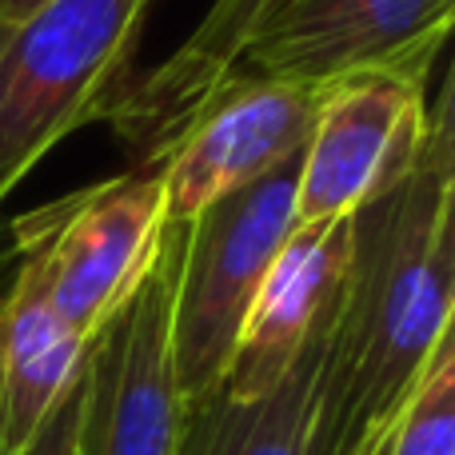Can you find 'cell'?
Instances as JSON below:
<instances>
[{
	"label": "cell",
	"mask_w": 455,
	"mask_h": 455,
	"mask_svg": "<svg viewBox=\"0 0 455 455\" xmlns=\"http://www.w3.org/2000/svg\"><path fill=\"white\" fill-rule=\"evenodd\" d=\"M451 84L400 188L355 212L352 264L336 299L323 400L307 455H379L432 355L451 339L455 291Z\"/></svg>",
	"instance_id": "obj_1"
},
{
	"label": "cell",
	"mask_w": 455,
	"mask_h": 455,
	"mask_svg": "<svg viewBox=\"0 0 455 455\" xmlns=\"http://www.w3.org/2000/svg\"><path fill=\"white\" fill-rule=\"evenodd\" d=\"M152 0H48L0 32V204L132 76Z\"/></svg>",
	"instance_id": "obj_2"
},
{
	"label": "cell",
	"mask_w": 455,
	"mask_h": 455,
	"mask_svg": "<svg viewBox=\"0 0 455 455\" xmlns=\"http://www.w3.org/2000/svg\"><path fill=\"white\" fill-rule=\"evenodd\" d=\"M296 180L299 156L184 224L172 304V376L180 403L224 384L251 299L296 232Z\"/></svg>",
	"instance_id": "obj_3"
},
{
	"label": "cell",
	"mask_w": 455,
	"mask_h": 455,
	"mask_svg": "<svg viewBox=\"0 0 455 455\" xmlns=\"http://www.w3.org/2000/svg\"><path fill=\"white\" fill-rule=\"evenodd\" d=\"M164 232V172L152 164L36 208L12 228V240L56 315L96 339L152 272Z\"/></svg>",
	"instance_id": "obj_4"
},
{
	"label": "cell",
	"mask_w": 455,
	"mask_h": 455,
	"mask_svg": "<svg viewBox=\"0 0 455 455\" xmlns=\"http://www.w3.org/2000/svg\"><path fill=\"white\" fill-rule=\"evenodd\" d=\"M184 224H168L136 296L96 331L84 355L80 455H172L180 392L172 376V304Z\"/></svg>",
	"instance_id": "obj_5"
},
{
	"label": "cell",
	"mask_w": 455,
	"mask_h": 455,
	"mask_svg": "<svg viewBox=\"0 0 455 455\" xmlns=\"http://www.w3.org/2000/svg\"><path fill=\"white\" fill-rule=\"evenodd\" d=\"M455 0H283L248 40L232 76L328 88L363 72L427 84Z\"/></svg>",
	"instance_id": "obj_6"
},
{
	"label": "cell",
	"mask_w": 455,
	"mask_h": 455,
	"mask_svg": "<svg viewBox=\"0 0 455 455\" xmlns=\"http://www.w3.org/2000/svg\"><path fill=\"white\" fill-rule=\"evenodd\" d=\"M432 136L424 84L363 72L328 84L299 152L296 224H336L408 180Z\"/></svg>",
	"instance_id": "obj_7"
},
{
	"label": "cell",
	"mask_w": 455,
	"mask_h": 455,
	"mask_svg": "<svg viewBox=\"0 0 455 455\" xmlns=\"http://www.w3.org/2000/svg\"><path fill=\"white\" fill-rule=\"evenodd\" d=\"M328 88L232 76L160 160L168 224H192L228 192L304 152Z\"/></svg>",
	"instance_id": "obj_8"
},
{
	"label": "cell",
	"mask_w": 455,
	"mask_h": 455,
	"mask_svg": "<svg viewBox=\"0 0 455 455\" xmlns=\"http://www.w3.org/2000/svg\"><path fill=\"white\" fill-rule=\"evenodd\" d=\"M352 235L355 216L336 224H296V232L267 267L240 328V344L220 384L232 400H251L275 387L307 347V339L320 331L344 288Z\"/></svg>",
	"instance_id": "obj_9"
},
{
	"label": "cell",
	"mask_w": 455,
	"mask_h": 455,
	"mask_svg": "<svg viewBox=\"0 0 455 455\" xmlns=\"http://www.w3.org/2000/svg\"><path fill=\"white\" fill-rule=\"evenodd\" d=\"M92 339L56 315L36 267L16 264L0 299V451L20 455L84 371Z\"/></svg>",
	"instance_id": "obj_10"
},
{
	"label": "cell",
	"mask_w": 455,
	"mask_h": 455,
	"mask_svg": "<svg viewBox=\"0 0 455 455\" xmlns=\"http://www.w3.org/2000/svg\"><path fill=\"white\" fill-rule=\"evenodd\" d=\"M339 299V296H336ZM331 320L320 323L283 379L251 400H232L212 387L200 400L180 403V432L172 455H307L323 400V371L331 352Z\"/></svg>",
	"instance_id": "obj_11"
},
{
	"label": "cell",
	"mask_w": 455,
	"mask_h": 455,
	"mask_svg": "<svg viewBox=\"0 0 455 455\" xmlns=\"http://www.w3.org/2000/svg\"><path fill=\"white\" fill-rule=\"evenodd\" d=\"M379 455H455V339L432 355Z\"/></svg>",
	"instance_id": "obj_12"
},
{
	"label": "cell",
	"mask_w": 455,
	"mask_h": 455,
	"mask_svg": "<svg viewBox=\"0 0 455 455\" xmlns=\"http://www.w3.org/2000/svg\"><path fill=\"white\" fill-rule=\"evenodd\" d=\"M80 416H84V371L20 455H80Z\"/></svg>",
	"instance_id": "obj_13"
},
{
	"label": "cell",
	"mask_w": 455,
	"mask_h": 455,
	"mask_svg": "<svg viewBox=\"0 0 455 455\" xmlns=\"http://www.w3.org/2000/svg\"><path fill=\"white\" fill-rule=\"evenodd\" d=\"M0 455H4V451H0Z\"/></svg>",
	"instance_id": "obj_14"
}]
</instances>
